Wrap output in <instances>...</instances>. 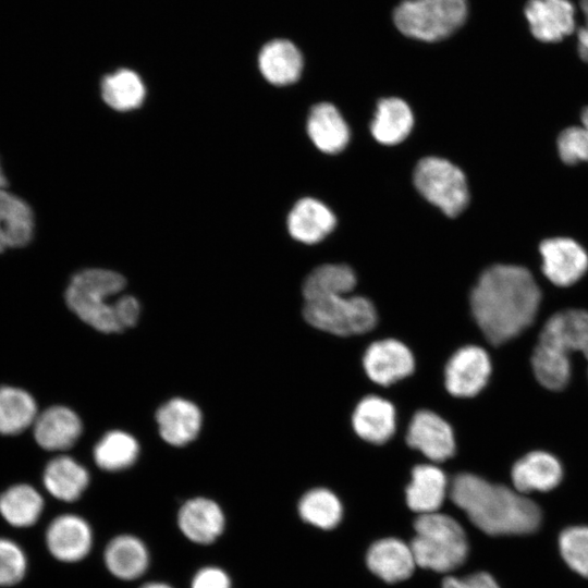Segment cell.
<instances>
[{
    "label": "cell",
    "instance_id": "6da1fadb",
    "mask_svg": "<svg viewBox=\"0 0 588 588\" xmlns=\"http://www.w3.org/2000/svg\"><path fill=\"white\" fill-rule=\"evenodd\" d=\"M540 299L541 291L528 269L494 265L480 274L469 304L485 338L500 345L532 323Z\"/></svg>",
    "mask_w": 588,
    "mask_h": 588
},
{
    "label": "cell",
    "instance_id": "7a4b0ae2",
    "mask_svg": "<svg viewBox=\"0 0 588 588\" xmlns=\"http://www.w3.org/2000/svg\"><path fill=\"white\" fill-rule=\"evenodd\" d=\"M450 495L470 522L488 535L529 534L541 523V511L532 500L473 474L457 475Z\"/></svg>",
    "mask_w": 588,
    "mask_h": 588
},
{
    "label": "cell",
    "instance_id": "3957f363",
    "mask_svg": "<svg viewBox=\"0 0 588 588\" xmlns=\"http://www.w3.org/2000/svg\"><path fill=\"white\" fill-rule=\"evenodd\" d=\"M124 287L122 274L86 268L70 277L63 296L68 309L78 321L100 332H121L133 327L140 313L134 296H118Z\"/></svg>",
    "mask_w": 588,
    "mask_h": 588
},
{
    "label": "cell",
    "instance_id": "277c9868",
    "mask_svg": "<svg viewBox=\"0 0 588 588\" xmlns=\"http://www.w3.org/2000/svg\"><path fill=\"white\" fill-rule=\"evenodd\" d=\"M573 352L588 359V311L566 309L551 316L540 332L531 365L537 380L547 389L560 391L571 378Z\"/></svg>",
    "mask_w": 588,
    "mask_h": 588
},
{
    "label": "cell",
    "instance_id": "5b68a950",
    "mask_svg": "<svg viewBox=\"0 0 588 588\" xmlns=\"http://www.w3.org/2000/svg\"><path fill=\"white\" fill-rule=\"evenodd\" d=\"M411 542L416 565L449 572L464 563L468 542L463 527L451 516L433 512L418 515Z\"/></svg>",
    "mask_w": 588,
    "mask_h": 588
},
{
    "label": "cell",
    "instance_id": "8992f818",
    "mask_svg": "<svg viewBox=\"0 0 588 588\" xmlns=\"http://www.w3.org/2000/svg\"><path fill=\"white\" fill-rule=\"evenodd\" d=\"M303 315L314 328L339 336L363 334L377 323V310L364 296L335 294L305 301Z\"/></svg>",
    "mask_w": 588,
    "mask_h": 588
},
{
    "label": "cell",
    "instance_id": "52a82bcc",
    "mask_svg": "<svg viewBox=\"0 0 588 588\" xmlns=\"http://www.w3.org/2000/svg\"><path fill=\"white\" fill-rule=\"evenodd\" d=\"M466 14V0H405L394 11V23L406 36L434 41L455 32Z\"/></svg>",
    "mask_w": 588,
    "mask_h": 588
},
{
    "label": "cell",
    "instance_id": "ba28073f",
    "mask_svg": "<svg viewBox=\"0 0 588 588\" xmlns=\"http://www.w3.org/2000/svg\"><path fill=\"white\" fill-rule=\"evenodd\" d=\"M417 191L448 217L458 216L468 205L469 192L463 171L446 159L426 157L414 171Z\"/></svg>",
    "mask_w": 588,
    "mask_h": 588
},
{
    "label": "cell",
    "instance_id": "9c48e42d",
    "mask_svg": "<svg viewBox=\"0 0 588 588\" xmlns=\"http://www.w3.org/2000/svg\"><path fill=\"white\" fill-rule=\"evenodd\" d=\"M84 424L78 413L64 404H52L39 411L30 433L37 445L49 454L70 452L78 443Z\"/></svg>",
    "mask_w": 588,
    "mask_h": 588
},
{
    "label": "cell",
    "instance_id": "30bf717a",
    "mask_svg": "<svg viewBox=\"0 0 588 588\" xmlns=\"http://www.w3.org/2000/svg\"><path fill=\"white\" fill-rule=\"evenodd\" d=\"M491 373V362L487 352L476 345L456 351L444 369V385L450 394L471 397L487 384Z\"/></svg>",
    "mask_w": 588,
    "mask_h": 588
},
{
    "label": "cell",
    "instance_id": "8fae6325",
    "mask_svg": "<svg viewBox=\"0 0 588 588\" xmlns=\"http://www.w3.org/2000/svg\"><path fill=\"white\" fill-rule=\"evenodd\" d=\"M542 272L555 285L569 286L588 269V254L575 240L552 237L541 242Z\"/></svg>",
    "mask_w": 588,
    "mask_h": 588
},
{
    "label": "cell",
    "instance_id": "7c38bea8",
    "mask_svg": "<svg viewBox=\"0 0 588 588\" xmlns=\"http://www.w3.org/2000/svg\"><path fill=\"white\" fill-rule=\"evenodd\" d=\"M46 546L58 561L75 563L82 561L93 547V531L89 524L75 514L54 517L46 529Z\"/></svg>",
    "mask_w": 588,
    "mask_h": 588
},
{
    "label": "cell",
    "instance_id": "4fadbf2b",
    "mask_svg": "<svg viewBox=\"0 0 588 588\" xmlns=\"http://www.w3.org/2000/svg\"><path fill=\"white\" fill-rule=\"evenodd\" d=\"M368 378L377 384L390 385L409 376L415 367L411 350L395 339L371 343L363 357Z\"/></svg>",
    "mask_w": 588,
    "mask_h": 588
},
{
    "label": "cell",
    "instance_id": "5bb4252c",
    "mask_svg": "<svg viewBox=\"0 0 588 588\" xmlns=\"http://www.w3.org/2000/svg\"><path fill=\"white\" fill-rule=\"evenodd\" d=\"M406 442L433 462H443L455 452V438L451 426L431 411L422 409L413 416Z\"/></svg>",
    "mask_w": 588,
    "mask_h": 588
},
{
    "label": "cell",
    "instance_id": "9a60e30c",
    "mask_svg": "<svg viewBox=\"0 0 588 588\" xmlns=\"http://www.w3.org/2000/svg\"><path fill=\"white\" fill-rule=\"evenodd\" d=\"M88 485L86 467L66 453L51 455L40 477L41 488L53 499L65 503L77 501Z\"/></svg>",
    "mask_w": 588,
    "mask_h": 588
},
{
    "label": "cell",
    "instance_id": "2e32d148",
    "mask_svg": "<svg viewBox=\"0 0 588 588\" xmlns=\"http://www.w3.org/2000/svg\"><path fill=\"white\" fill-rule=\"evenodd\" d=\"M524 13L531 34L543 42L561 41L575 29V9L568 0H529Z\"/></svg>",
    "mask_w": 588,
    "mask_h": 588
},
{
    "label": "cell",
    "instance_id": "e0dca14e",
    "mask_svg": "<svg viewBox=\"0 0 588 588\" xmlns=\"http://www.w3.org/2000/svg\"><path fill=\"white\" fill-rule=\"evenodd\" d=\"M182 534L192 542L210 544L223 532L225 518L221 507L212 500L198 497L187 500L177 514Z\"/></svg>",
    "mask_w": 588,
    "mask_h": 588
},
{
    "label": "cell",
    "instance_id": "ac0fdd59",
    "mask_svg": "<svg viewBox=\"0 0 588 588\" xmlns=\"http://www.w3.org/2000/svg\"><path fill=\"white\" fill-rule=\"evenodd\" d=\"M156 421L159 433L167 443L182 446L197 437L201 426V413L193 402L174 397L159 407Z\"/></svg>",
    "mask_w": 588,
    "mask_h": 588
},
{
    "label": "cell",
    "instance_id": "d6986e66",
    "mask_svg": "<svg viewBox=\"0 0 588 588\" xmlns=\"http://www.w3.org/2000/svg\"><path fill=\"white\" fill-rule=\"evenodd\" d=\"M352 426L360 439L382 444L395 432V408L385 399L368 395L356 405L352 415Z\"/></svg>",
    "mask_w": 588,
    "mask_h": 588
},
{
    "label": "cell",
    "instance_id": "ffe728a7",
    "mask_svg": "<svg viewBox=\"0 0 588 588\" xmlns=\"http://www.w3.org/2000/svg\"><path fill=\"white\" fill-rule=\"evenodd\" d=\"M368 568L387 583L407 579L416 562L411 546L396 538L376 541L366 555Z\"/></svg>",
    "mask_w": 588,
    "mask_h": 588
},
{
    "label": "cell",
    "instance_id": "44dd1931",
    "mask_svg": "<svg viewBox=\"0 0 588 588\" xmlns=\"http://www.w3.org/2000/svg\"><path fill=\"white\" fill-rule=\"evenodd\" d=\"M34 225L29 205L0 188V255L27 246L33 238Z\"/></svg>",
    "mask_w": 588,
    "mask_h": 588
},
{
    "label": "cell",
    "instance_id": "7402d4cb",
    "mask_svg": "<svg viewBox=\"0 0 588 588\" xmlns=\"http://www.w3.org/2000/svg\"><path fill=\"white\" fill-rule=\"evenodd\" d=\"M562 476L560 462L542 451L526 454L512 468V481L519 493L552 490L560 483Z\"/></svg>",
    "mask_w": 588,
    "mask_h": 588
},
{
    "label": "cell",
    "instance_id": "603a6c76",
    "mask_svg": "<svg viewBox=\"0 0 588 588\" xmlns=\"http://www.w3.org/2000/svg\"><path fill=\"white\" fill-rule=\"evenodd\" d=\"M335 226L333 212L315 198L299 199L287 216V230L292 237L305 244L323 240Z\"/></svg>",
    "mask_w": 588,
    "mask_h": 588
},
{
    "label": "cell",
    "instance_id": "cb8c5ba5",
    "mask_svg": "<svg viewBox=\"0 0 588 588\" xmlns=\"http://www.w3.org/2000/svg\"><path fill=\"white\" fill-rule=\"evenodd\" d=\"M45 509L39 488L29 482H14L0 492V516L12 527L35 525Z\"/></svg>",
    "mask_w": 588,
    "mask_h": 588
},
{
    "label": "cell",
    "instance_id": "d4e9b609",
    "mask_svg": "<svg viewBox=\"0 0 588 588\" xmlns=\"http://www.w3.org/2000/svg\"><path fill=\"white\" fill-rule=\"evenodd\" d=\"M108 571L122 580H134L148 568L149 554L145 543L132 535L112 538L103 552Z\"/></svg>",
    "mask_w": 588,
    "mask_h": 588
},
{
    "label": "cell",
    "instance_id": "484cf974",
    "mask_svg": "<svg viewBox=\"0 0 588 588\" xmlns=\"http://www.w3.org/2000/svg\"><path fill=\"white\" fill-rule=\"evenodd\" d=\"M307 133L314 145L327 154L342 151L350 140V130L344 118L329 102H320L311 108Z\"/></svg>",
    "mask_w": 588,
    "mask_h": 588
},
{
    "label": "cell",
    "instance_id": "4316f807",
    "mask_svg": "<svg viewBox=\"0 0 588 588\" xmlns=\"http://www.w3.org/2000/svg\"><path fill=\"white\" fill-rule=\"evenodd\" d=\"M40 408L36 399L25 389L0 385V434L20 436L30 430Z\"/></svg>",
    "mask_w": 588,
    "mask_h": 588
},
{
    "label": "cell",
    "instance_id": "83f0119b",
    "mask_svg": "<svg viewBox=\"0 0 588 588\" xmlns=\"http://www.w3.org/2000/svg\"><path fill=\"white\" fill-rule=\"evenodd\" d=\"M448 481L444 473L434 465H417L406 487L408 507L421 514L438 512L445 498Z\"/></svg>",
    "mask_w": 588,
    "mask_h": 588
},
{
    "label": "cell",
    "instance_id": "f1b7e54d",
    "mask_svg": "<svg viewBox=\"0 0 588 588\" xmlns=\"http://www.w3.org/2000/svg\"><path fill=\"white\" fill-rule=\"evenodd\" d=\"M258 64L262 76L269 83L284 86L299 78L303 58L291 41L274 39L262 47L258 57Z\"/></svg>",
    "mask_w": 588,
    "mask_h": 588
},
{
    "label": "cell",
    "instance_id": "f546056e",
    "mask_svg": "<svg viewBox=\"0 0 588 588\" xmlns=\"http://www.w3.org/2000/svg\"><path fill=\"white\" fill-rule=\"evenodd\" d=\"M414 125V115L408 105L400 98H384L378 102L370 124L375 139L384 145L403 142Z\"/></svg>",
    "mask_w": 588,
    "mask_h": 588
},
{
    "label": "cell",
    "instance_id": "4dcf8cb0",
    "mask_svg": "<svg viewBox=\"0 0 588 588\" xmlns=\"http://www.w3.org/2000/svg\"><path fill=\"white\" fill-rule=\"evenodd\" d=\"M100 89L103 101L117 111H130L140 107L146 96L143 79L128 69H120L106 75Z\"/></svg>",
    "mask_w": 588,
    "mask_h": 588
},
{
    "label": "cell",
    "instance_id": "1f68e13d",
    "mask_svg": "<svg viewBox=\"0 0 588 588\" xmlns=\"http://www.w3.org/2000/svg\"><path fill=\"white\" fill-rule=\"evenodd\" d=\"M356 285L351 267L343 264H327L315 268L303 285L305 301L335 294H348Z\"/></svg>",
    "mask_w": 588,
    "mask_h": 588
},
{
    "label": "cell",
    "instance_id": "d6a6232c",
    "mask_svg": "<svg viewBox=\"0 0 588 588\" xmlns=\"http://www.w3.org/2000/svg\"><path fill=\"white\" fill-rule=\"evenodd\" d=\"M139 452L136 439L127 432L114 430L106 433L94 446L96 465L107 471H118L132 466Z\"/></svg>",
    "mask_w": 588,
    "mask_h": 588
},
{
    "label": "cell",
    "instance_id": "836d02e7",
    "mask_svg": "<svg viewBox=\"0 0 588 588\" xmlns=\"http://www.w3.org/2000/svg\"><path fill=\"white\" fill-rule=\"evenodd\" d=\"M298 512L305 522L322 529L334 528L342 518L340 500L323 488L306 492L298 503Z\"/></svg>",
    "mask_w": 588,
    "mask_h": 588
},
{
    "label": "cell",
    "instance_id": "e575fe53",
    "mask_svg": "<svg viewBox=\"0 0 588 588\" xmlns=\"http://www.w3.org/2000/svg\"><path fill=\"white\" fill-rule=\"evenodd\" d=\"M561 556L577 574L588 577V526H573L559 537Z\"/></svg>",
    "mask_w": 588,
    "mask_h": 588
},
{
    "label": "cell",
    "instance_id": "d590c367",
    "mask_svg": "<svg viewBox=\"0 0 588 588\" xmlns=\"http://www.w3.org/2000/svg\"><path fill=\"white\" fill-rule=\"evenodd\" d=\"M26 572L27 559L23 549L13 540L0 537V587L17 585Z\"/></svg>",
    "mask_w": 588,
    "mask_h": 588
},
{
    "label": "cell",
    "instance_id": "8d00e7d4",
    "mask_svg": "<svg viewBox=\"0 0 588 588\" xmlns=\"http://www.w3.org/2000/svg\"><path fill=\"white\" fill-rule=\"evenodd\" d=\"M556 146L559 156L565 163L588 162V132L583 125L563 130L558 137Z\"/></svg>",
    "mask_w": 588,
    "mask_h": 588
},
{
    "label": "cell",
    "instance_id": "74e56055",
    "mask_svg": "<svg viewBox=\"0 0 588 588\" xmlns=\"http://www.w3.org/2000/svg\"><path fill=\"white\" fill-rule=\"evenodd\" d=\"M191 588H231V580L223 569L206 566L195 574Z\"/></svg>",
    "mask_w": 588,
    "mask_h": 588
},
{
    "label": "cell",
    "instance_id": "f35d334b",
    "mask_svg": "<svg viewBox=\"0 0 588 588\" xmlns=\"http://www.w3.org/2000/svg\"><path fill=\"white\" fill-rule=\"evenodd\" d=\"M442 588H500L495 579L486 572H478L468 576L446 577L442 581Z\"/></svg>",
    "mask_w": 588,
    "mask_h": 588
},
{
    "label": "cell",
    "instance_id": "ab89813d",
    "mask_svg": "<svg viewBox=\"0 0 588 588\" xmlns=\"http://www.w3.org/2000/svg\"><path fill=\"white\" fill-rule=\"evenodd\" d=\"M579 1L585 21L577 32L578 53L585 62H588V0Z\"/></svg>",
    "mask_w": 588,
    "mask_h": 588
},
{
    "label": "cell",
    "instance_id": "60d3db41",
    "mask_svg": "<svg viewBox=\"0 0 588 588\" xmlns=\"http://www.w3.org/2000/svg\"><path fill=\"white\" fill-rule=\"evenodd\" d=\"M140 588H173L168 584L154 581V583H147L143 585Z\"/></svg>",
    "mask_w": 588,
    "mask_h": 588
},
{
    "label": "cell",
    "instance_id": "b9f144b4",
    "mask_svg": "<svg viewBox=\"0 0 588 588\" xmlns=\"http://www.w3.org/2000/svg\"><path fill=\"white\" fill-rule=\"evenodd\" d=\"M581 124L588 132V107L584 108V110L581 111Z\"/></svg>",
    "mask_w": 588,
    "mask_h": 588
},
{
    "label": "cell",
    "instance_id": "7bdbcfd3",
    "mask_svg": "<svg viewBox=\"0 0 588 588\" xmlns=\"http://www.w3.org/2000/svg\"><path fill=\"white\" fill-rule=\"evenodd\" d=\"M5 185H7V179L0 166V188L4 187Z\"/></svg>",
    "mask_w": 588,
    "mask_h": 588
}]
</instances>
